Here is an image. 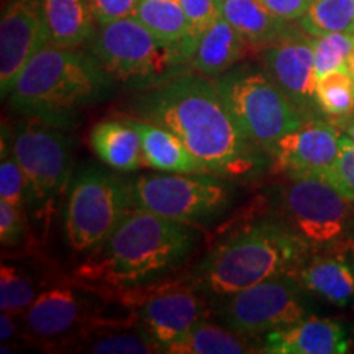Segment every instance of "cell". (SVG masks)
Returning <instances> with one entry per match:
<instances>
[{"label": "cell", "mask_w": 354, "mask_h": 354, "mask_svg": "<svg viewBox=\"0 0 354 354\" xmlns=\"http://www.w3.org/2000/svg\"><path fill=\"white\" fill-rule=\"evenodd\" d=\"M310 248L286 223L261 221L215 246L198 264L194 282L215 297L302 268Z\"/></svg>", "instance_id": "3957f363"}, {"label": "cell", "mask_w": 354, "mask_h": 354, "mask_svg": "<svg viewBox=\"0 0 354 354\" xmlns=\"http://www.w3.org/2000/svg\"><path fill=\"white\" fill-rule=\"evenodd\" d=\"M220 15L246 39L248 44L269 46L290 30L286 20L269 10L261 0H218Z\"/></svg>", "instance_id": "603a6c76"}, {"label": "cell", "mask_w": 354, "mask_h": 354, "mask_svg": "<svg viewBox=\"0 0 354 354\" xmlns=\"http://www.w3.org/2000/svg\"><path fill=\"white\" fill-rule=\"evenodd\" d=\"M57 125L32 118L12 140V153L26 180L28 209L44 228L50 227L55 203L68 187L73 171L71 141Z\"/></svg>", "instance_id": "ba28073f"}, {"label": "cell", "mask_w": 354, "mask_h": 354, "mask_svg": "<svg viewBox=\"0 0 354 354\" xmlns=\"http://www.w3.org/2000/svg\"><path fill=\"white\" fill-rule=\"evenodd\" d=\"M28 212L0 201V240L3 246L20 245L28 234Z\"/></svg>", "instance_id": "d6a6232c"}, {"label": "cell", "mask_w": 354, "mask_h": 354, "mask_svg": "<svg viewBox=\"0 0 354 354\" xmlns=\"http://www.w3.org/2000/svg\"><path fill=\"white\" fill-rule=\"evenodd\" d=\"M143 110L146 120L174 133L212 174L245 176L258 165L254 145L209 79L177 74L146 97Z\"/></svg>", "instance_id": "6da1fadb"}, {"label": "cell", "mask_w": 354, "mask_h": 354, "mask_svg": "<svg viewBox=\"0 0 354 354\" xmlns=\"http://www.w3.org/2000/svg\"><path fill=\"white\" fill-rule=\"evenodd\" d=\"M131 122L141 135L146 166L165 172H179V174L209 172L171 130L149 120Z\"/></svg>", "instance_id": "d6986e66"}, {"label": "cell", "mask_w": 354, "mask_h": 354, "mask_svg": "<svg viewBox=\"0 0 354 354\" xmlns=\"http://www.w3.org/2000/svg\"><path fill=\"white\" fill-rule=\"evenodd\" d=\"M353 203L315 174H287L281 189L284 223L315 251L354 246Z\"/></svg>", "instance_id": "8992f818"}, {"label": "cell", "mask_w": 354, "mask_h": 354, "mask_svg": "<svg viewBox=\"0 0 354 354\" xmlns=\"http://www.w3.org/2000/svg\"><path fill=\"white\" fill-rule=\"evenodd\" d=\"M266 74L282 88L294 105L307 117L317 104V73L313 41L299 33H286L266 46Z\"/></svg>", "instance_id": "5bb4252c"}, {"label": "cell", "mask_w": 354, "mask_h": 354, "mask_svg": "<svg viewBox=\"0 0 354 354\" xmlns=\"http://www.w3.org/2000/svg\"><path fill=\"white\" fill-rule=\"evenodd\" d=\"M92 51L110 76L151 86L177 76L180 64L189 61L180 46L159 39L135 17L99 25Z\"/></svg>", "instance_id": "52a82bcc"}, {"label": "cell", "mask_w": 354, "mask_h": 354, "mask_svg": "<svg viewBox=\"0 0 354 354\" xmlns=\"http://www.w3.org/2000/svg\"><path fill=\"white\" fill-rule=\"evenodd\" d=\"M13 318H15V315L7 312H2V315H0V339H2V343L10 342L13 336H15L17 325Z\"/></svg>", "instance_id": "d590c367"}, {"label": "cell", "mask_w": 354, "mask_h": 354, "mask_svg": "<svg viewBox=\"0 0 354 354\" xmlns=\"http://www.w3.org/2000/svg\"><path fill=\"white\" fill-rule=\"evenodd\" d=\"M215 86L241 135L266 151L308 120L266 71L253 66H234Z\"/></svg>", "instance_id": "5b68a950"}, {"label": "cell", "mask_w": 354, "mask_h": 354, "mask_svg": "<svg viewBox=\"0 0 354 354\" xmlns=\"http://www.w3.org/2000/svg\"><path fill=\"white\" fill-rule=\"evenodd\" d=\"M0 201L28 212V192H26L24 171L13 156L12 148L6 149V146H2V159H0Z\"/></svg>", "instance_id": "f546056e"}, {"label": "cell", "mask_w": 354, "mask_h": 354, "mask_svg": "<svg viewBox=\"0 0 354 354\" xmlns=\"http://www.w3.org/2000/svg\"><path fill=\"white\" fill-rule=\"evenodd\" d=\"M50 43L77 48L95 37L97 19L91 0H41Z\"/></svg>", "instance_id": "44dd1931"}, {"label": "cell", "mask_w": 354, "mask_h": 354, "mask_svg": "<svg viewBox=\"0 0 354 354\" xmlns=\"http://www.w3.org/2000/svg\"><path fill=\"white\" fill-rule=\"evenodd\" d=\"M133 17L159 39L177 44L184 53V44L189 37V21L180 0H140Z\"/></svg>", "instance_id": "d4e9b609"}, {"label": "cell", "mask_w": 354, "mask_h": 354, "mask_svg": "<svg viewBox=\"0 0 354 354\" xmlns=\"http://www.w3.org/2000/svg\"><path fill=\"white\" fill-rule=\"evenodd\" d=\"M353 248L323 251L304 263L299 276L305 289L328 302L344 307L354 300V261L348 253Z\"/></svg>", "instance_id": "ac0fdd59"}, {"label": "cell", "mask_w": 354, "mask_h": 354, "mask_svg": "<svg viewBox=\"0 0 354 354\" xmlns=\"http://www.w3.org/2000/svg\"><path fill=\"white\" fill-rule=\"evenodd\" d=\"M315 73L320 79L335 71L346 69L348 57L354 50V33H326L313 39Z\"/></svg>", "instance_id": "f1b7e54d"}, {"label": "cell", "mask_w": 354, "mask_h": 354, "mask_svg": "<svg viewBox=\"0 0 354 354\" xmlns=\"http://www.w3.org/2000/svg\"><path fill=\"white\" fill-rule=\"evenodd\" d=\"M95 320L86 294L69 286L43 290L24 315L26 336L43 343L81 335Z\"/></svg>", "instance_id": "9a60e30c"}, {"label": "cell", "mask_w": 354, "mask_h": 354, "mask_svg": "<svg viewBox=\"0 0 354 354\" xmlns=\"http://www.w3.org/2000/svg\"><path fill=\"white\" fill-rule=\"evenodd\" d=\"M91 145L97 156L117 171H136L145 165L141 135L130 118L99 122L91 131Z\"/></svg>", "instance_id": "7402d4cb"}, {"label": "cell", "mask_w": 354, "mask_h": 354, "mask_svg": "<svg viewBox=\"0 0 354 354\" xmlns=\"http://www.w3.org/2000/svg\"><path fill=\"white\" fill-rule=\"evenodd\" d=\"M196 234L187 223L133 207L74 271L82 284L118 294L151 286L187 258Z\"/></svg>", "instance_id": "7a4b0ae2"}, {"label": "cell", "mask_w": 354, "mask_h": 354, "mask_svg": "<svg viewBox=\"0 0 354 354\" xmlns=\"http://www.w3.org/2000/svg\"><path fill=\"white\" fill-rule=\"evenodd\" d=\"M246 46V39L223 17H218L198 38L190 63L203 76L218 77L236 66L245 56Z\"/></svg>", "instance_id": "ffe728a7"}, {"label": "cell", "mask_w": 354, "mask_h": 354, "mask_svg": "<svg viewBox=\"0 0 354 354\" xmlns=\"http://www.w3.org/2000/svg\"><path fill=\"white\" fill-rule=\"evenodd\" d=\"M261 2L279 19L292 21L302 19L313 0H261Z\"/></svg>", "instance_id": "e575fe53"}, {"label": "cell", "mask_w": 354, "mask_h": 354, "mask_svg": "<svg viewBox=\"0 0 354 354\" xmlns=\"http://www.w3.org/2000/svg\"><path fill=\"white\" fill-rule=\"evenodd\" d=\"M133 205L162 218L194 223L228 207L232 189L220 177L203 174H148L131 183Z\"/></svg>", "instance_id": "30bf717a"}, {"label": "cell", "mask_w": 354, "mask_h": 354, "mask_svg": "<svg viewBox=\"0 0 354 354\" xmlns=\"http://www.w3.org/2000/svg\"><path fill=\"white\" fill-rule=\"evenodd\" d=\"M50 41L41 0H10L0 21V88L2 97L39 48Z\"/></svg>", "instance_id": "4fadbf2b"}, {"label": "cell", "mask_w": 354, "mask_h": 354, "mask_svg": "<svg viewBox=\"0 0 354 354\" xmlns=\"http://www.w3.org/2000/svg\"><path fill=\"white\" fill-rule=\"evenodd\" d=\"M91 3L97 24L102 25L125 19V17H133L140 0H91Z\"/></svg>", "instance_id": "836d02e7"}, {"label": "cell", "mask_w": 354, "mask_h": 354, "mask_svg": "<svg viewBox=\"0 0 354 354\" xmlns=\"http://www.w3.org/2000/svg\"><path fill=\"white\" fill-rule=\"evenodd\" d=\"M300 28L312 37L326 33H354V0H313L302 17Z\"/></svg>", "instance_id": "484cf974"}, {"label": "cell", "mask_w": 354, "mask_h": 354, "mask_svg": "<svg viewBox=\"0 0 354 354\" xmlns=\"http://www.w3.org/2000/svg\"><path fill=\"white\" fill-rule=\"evenodd\" d=\"M220 318L225 326L248 338L294 325L307 317L302 289L294 274H284L223 297Z\"/></svg>", "instance_id": "7c38bea8"}, {"label": "cell", "mask_w": 354, "mask_h": 354, "mask_svg": "<svg viewBox=\"0 0 354 354\" xmlns=\"http://www.w3.org/2000/svg\"><path fill=\"white\" fill-rule=\"evenodd\" d=\"M133 207L131 183L97 167L82 171L71 185L66 203L69 246L79 253L92 251Z\"/></svg>", "instance_id": "9c48e42d"}, {"label": "cell", "mask_w": 354, "mask_h": 354, "mask_svg": "<svg viewBox=\"0 0 354 354\" xmlns=\"http://www.w3.org/2000/svg\"><path fill=\"white\" fill-rule=\"evenodd\" d=\"M109 82V73L97 57L48 41L21 69L8 99L30 118L59 123L100 99Z\"/></svg>", "instance_id": "277c9868"}, {"label": "cell", "mask_w": 354, "mask_h": 354, "mask_svg": "<svg viewBox=\"0 0 354 354\" xmlns=\"http://www.w3.org/2000/svg\"><path fill=\"white\" fill-rule=\"evenodd\" d=\"M113 295L133 308L136 322L161 353L210 315V305L194 281L151 284Z\"/></svg>", "instance_id": "8fae6325"}, {"label": "cell", "mask_w": 354, "mask_h": 354, "mask_svg": "<svg viewBox=\"0 0 354 354\" xmlns=\"http://www.w3.org/2000/svg\"><path fill=\"white\" fill-rule=\"evenodd\" d=\"M348 349L343 326L318 317H305L294 325L269 331L263 344V353L271 354H343Z\"/></svg>", "instance_id": "e0dca14e"}, {"label": "cell", "mask_w": 354, "mask_h": 354, "mask_svg": "<svg viewBox=\"0 0 354 354\" xmlns=\"http://www.w3.org/2000/svg\"><path fill=\"white\" fill-rule=\"evenodd\" d=\"M338 130L354 143V117H342V120H338Z\"/></svg>", "instance_id": "8d00e7d4"}, {"label": "cell", "mask_w": 354, "mask_h": 354, "mask_svg": "<svg viewBox=\"0 0 354 354\" xmlns=\"http://www.w3.org/2000/svg\"><path fill=\"white\" fill-rule=\"evenodd\" d=\"M342 133L323 120H305L294 131L277 140L268 153L286 174L322 176L339 153Z\"/></svg>", "instance_id": "2e32d148"}, {"label": "cell", "mask_w": 354, "mask_h": 354, "mask_svg": "<svg viewBox=\"0 0 354 354\" xmlns=\"http://www.w3.org/2000/svg\"><path fill=\"white\" fill-rule=\"evenodd\" d=\"M315 94L318 109L331 117H348L354 110V79L348 69L318 79Z\"/></svg>", "instance_id": "4316f807"}, {"label": "cell", "mask_w": 354, "mask_h": 354, "mask_svg": "<svg viewBox=\"0 0 354 354\" xmlns=\"http://www.w3.org/2000/svg\"><path fill=\"white\" fill-rule=\"evenodd\" d=\"M258 349L250 343L248 336L230 330L228 326L214 325L203 320L194 326L184 338L167 348L172 354H241Z\"/></svg>", "instance_id": "cb8c5ba5"}, {"label": "cell", "mask_w": 354, "mask_h": 354, "mask_svg": "<svg viewBox=\"0 0 354 354\" xmlns=\"http://www.w3.org/2000/svg\"><path fill=\"white\" fill-rule=\"evenodd\" d=\"M180 2H183L189 21V37L184 44V55L190 61L198 38L218 17H221L220 3L218 0H180Z\"/></svg>", "instance_id": "4dcf8cb0"}, {"label": "cell", "mask_w": 354, "mask_h": 354, "mask_svg": "<svg viewBox=\"0 0 354 354\" xmlns=\"http://www.w3.org/2000/svg\"><path fill=\"white\" fill-rule=\"evenodd\" d=\"M346 69H348L349 76H351V77L354 79V50H353V53H351V55H349V57H348V63H346Z\"/></svg>", "instance_id": "74e56055"}, {"label": "cell", "mask_w": 354, "mask_h": 354, "mask_svg": "<svg viewBox=\"0 0 354 354\" xmlns=\"http://www.w3.org/2000/svg\"><path fill=\"white\" fill-rule=\"evenodd\" d=\"M333 185L344 198L354 202V143L342 133L339 153L335 162L320 176Z\"/></svg>", "instance_id": "1f68e13d"}, {"label": "cell", "mask_w": 354, "mask_h": 354, "mask_svg": "<svg viewBox=\"0 0 354 354\" xmlns=\"http://www.w3.org/2000/svg\"><path fill=\"white\" fill-rule=\"evenodd\" d=\"M38 294L32 277H28L20 268L12 264H2L0 269V308L2 312L20 317L32 307Z\"/></svg>", "instance_id": "83f0119b"}]
</instances>
